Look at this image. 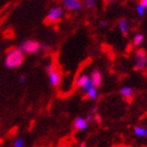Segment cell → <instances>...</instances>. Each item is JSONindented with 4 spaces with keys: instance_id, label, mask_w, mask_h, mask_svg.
Returning a JSON list of instances; mask_svg holds the SVG:
<instances>
[{
    "instance_id": "1",
    "label": "cell",
    "mask_w": 147,
    "mask_h": 147,
    "mask_svg": "<svg viewBox=\"0 0 147 147\" xmlns=\"http://www.w3.org/2000/svg\"><path fill=\"white\" fill-rule=\"evenodd\" d=\"M24 61V53L20 47H14L9 49L5 57V66L9 69L19 67Z\"/></svg>"
},
{
    "instance_id": "2",
    "label": "cell",
    "mask_w": 147,
    "mask_h": 147,
    "mask_svg": "<svg viewBox=\"0 0 147 147\" xmlns=\"http://www.w3.org/2000/svg\"><path fill=\"white\" fill-rule=\"evenodd\" d=\"M21 51L26 55H35L42 49V44L36 40H25L19 46Z\"/></svg>"
},
{
    "instance_id": "3",
    "label": "cell",
    "mask_w": 147,
    "mask_h": 147,
    "mask_svg": "<svg viewBox=\"0 0 147 147\" xmlns=\"http://www.w3.org/2000/svg\"><path fill=\"white\" fill-rule=\"evenodd\" d=\"M64 15V7L60 5L52 6L47 12L46 15V21L49 23H56L60 21Z\"/></svg>"
},
{
    "instance_id": "4",
    "label": "cell",
    "mask_w": 147,
    "mask_h": 147,
    "mask_svg": "<svg viewBox=\"0 0 147 147\" xmlns=\"http://www.w3.org/2000/svg\"><path fill=\"white\" fill-rule=\"evenodd\" d=\"M147 66V55L145 51L139 49L135 55V69L143 71Z\"/></svg>"
},
{
    "instance_id": "5",
    "label": "cell",
    "mask_w": 147,
    "mask_h": 147,
    "mask_svg": "<svg viewBox=\"0 0 147 147\" xmlns=\"http://www.w3.org/2000/svg\"><path fill=\"white\" fill-rule=\"evenodd\" d=\"M47 74H49V82L53 87H56L61 83V74L59 73V71L55 66L51 71H47Z\"/></svg>"
},
{
    "instance_id": "6",
    "label": "cell",
    "mask_w": 147,
    "mask_h": 147,
    "mask_svg": "<svg viewBox=\"0 0 147 147\" xmlns=\"http://www.w3.org/2000/svg\"><path fill=\"white\" fill-rule=\"evenodd\" d=\"M62 5L67 11L76 12V11L82 9L83 3L81 0H62Z\"/></svg>"
},
{
    "instance_id": "7",
    "label": "cell",
    "mask_w": 147,
    "mask_h": 147,
    "mask_svg": "<svg viewBox=\"0 0 147 147\" xmlns=\"http://www.w3.org/2000/svg\"><path fill=\"white\" fill-rule=\"evenodd\" d=\"M87 125H88V122L85 118H82V117H79L75 120L74 122V128L78 130V131H83V130H86L87 128Z\"/></svg>"
},
{
    "instance_id": "8",
    "label": "cell",
    "mask_w": 147,
    "mask_h": 147,
    "mask_svg": "<svg viewBox=\"0 0 147 147\" xmlns=\"http://www.w3.org/2000/svg\"><path fill=\"white\" fill-rule=\"evenodd\" d=\"M118 25H119V30L120 32H121V34L123 35V36H127L129 33V23L128 21L126 20V19H121L119 21V23H118Z\"/></svg>"
},
{
    "instance_id": "9",
    "label": "cell",
    "mask_w": 147,
    "mask_h": 147,
    "mask_svg": "<svg viewBox=\"0 0 147 147\" xmlns=\"http://www.w3.org/2000/svg\"><path fill=\"white\" fill-rule=\"evenodd\" d=\"M90 80L92 81V83L95 84L96 87H99V86L102 84V75L99 71H94L90 74Z\"/></svg>"
},
{
    "instance_id": "10",
    "label": "cell",
    "mask_w": 147,
    "mask_h": 147,
    "mask_svg": "<svg viewBox=\"0 0 147 147\" xmlns=\"http://www.w3.org/2000/svg\"><path fill=\"white\" fill-rule=\"evenodd\" d=\"M120 94L124 99H129L131 98L132 94H134V89L129 86H123L122 88L120 89Z\"/></svg>"
},
{
    "instance_id": "11",
    "label": "cell",
    "mask_w": 147,
    "mask_h": 147,
    "mask_svg": "<svg viewBox=\"0 0 147 147\" xmlns=\"http://www.w3.org/2000/svg\"><path fill=\"white\" fill-rule=\"evenodd\" d=\"M134 132L139 138H146L147 137V128L144 126H136Z\"/></svg>"
},
{
    "instance_id": "12",
    "label": "cell",
    "mask_w": 147,
    "mask_h": 147,
    "mask_svg": "<svg viewBox=\"0 0 147 147\" xmlns=\"http://www.w3.org/2000/svg\"><path fill=\"white\" fill-rule=\"evenodd\" d=\"M89 79H90V77L87 76V75H81V76H79V78H78V79H77V81H76L77 87H79V88H82L83 86H84L86 83L88 82Z\"/></svg>"
},
{
    "instance_id": "13",
    "label": "cell",
    "mask_w": 147,
    "mask_h": 147,
    "mask_svg": "<svg viewBox=\"0 0 147 147\" xmlns=\"http://www.w3.org/2000/svg\"><path fill=\"white\" fill-rule=\"evenodd\" d=\"M144 41V35L143 34H137L134 37V40H132V44L135 46H139L142 42Z\"/></svg>"
},
{
    "instance_id": "14",
    "label": "cell",
    "mask_w": 147,
    "mask_h": 147,
    "mask_svg": "<svg viewBox=\"0 0 147 147\" xmlns=\"http://www.w3.org/2000/svg\"><path fill=\"white\" fill-rule=\"evenodd\" d=\"M86 96L88 97L90 100H97L98 99V90H97V87H92L90 90H89L87 94H86Z\"/></svg>"
},
{
    "instance_id": "15",
    "label": "cell",
    "mask_w": 147,
    "mask_h": 147,
    "mask_svg": "<svg viewBox=\"0 0 147 147\" xmlns=\"http://www.w3.org/2000/svg\"><path fill=\"white\" fill-rule=\"evenodd\" d=\"M84 6L87 9H95L96 4H97V0H84Z\"/></svg>"
},
{
    "instance_id": "16",
    "label": "cell",
    "mask_w": 147,
    "mask_h": 147,
    "mask_svg": "<svg viewBox=\"0 0 147 147\" xmlns=\"http://www.w3.org/2000/svg\"><path fill=\"white\" fill-rule=\"evenodd\" d=\"M92 87H96V86H95V84H94V83H92V80L89 79V81H88V82L86 83L85 85L83 86V87H82V88H81V89H82V92H84V94H85V95H86V94H87V92H88L89 90H90V89L92 88Z\"/></svg>"
},
{
    "instance_id": "17",
    "label": "cell",
    "mask_w": 147,
    "mask_h": 147,
    "mask_svg": "<svg viewBox=\"0 0 147 147\" xmlns=\"http://www.w3.org/2000/svg\"><path fill=\"white\" fill-rule=\"evenodd\" d=\"M136 9H137V13H138L139 16H144L145 12H146V6H145L142 2H140V3H138V5H137Z\"/></svg>"
},
{
    "instance_id": "18",
    "label": "cell",
    "mask_w": 147,
    "mask_h": 147,
    "mask_svg": "<svg viewBox=\"0 0 147 147\" xmlns=\"http://www.w3.org/2000/svg\"><path fill=\"white\" fill-rule=\"evenodd\" d=\"M13 146L14 147H23L24 146V140H23L22 138H20V137L16 138L15 140H14V142H13Z\"/></svg>"
},
{
    "instance_id": "19",
    "label": "cell",
    "mask_w": 147,
    "mask_h": 147,
    "mask_svg": "<svg viewBox=\"0 0 147 147\" xmlns=\"http://www.w3.org/2000/svg\"><path fill=\"white\" fill-rule=\"evenodd\" d=\"M99 25H100V28H107V26H108V22L106 21V20H102V21H100Z\"/></svg>"
},
{
    "instance_id": "20",
    "label": "cell",
    "mask_w": 147,
    "mask_h": 147,
    "mask_svg": "<svg viewBox=\"0 0 147 147\" xmlns=\"http://www.w3.org/2000/svg\"><path fill=\"white\" fill-rule=\"evenodd\" d=\"M85 119L87 120V122H90V121H92V119H94V113H88V115H86Z\"/></svg>"
},
{
    "instance_id": "21",
    "label": "cell",
    "mask_w": 147,
    "mask_h": 147,
    "mask_svg": "<svg viewBox=\"0 0 147 147\" xmlns=\"http://www.w3.org/2000/svg\"><path fill=\"white\" fill-rule=\"evenodd\" d=\"M25 82H26V77L25 76H21L19 78V83L23 84V83H25Z\"/></svg>"
},
{
    "instance_id": "22",
    "label": "cell",
    "mask_w": 147,
    "mask_h": 147,
    "mask_svg": "<svg viewBox=\"0 0 147 147\" xmlns=\"http://www.w3.org/2000/svg\"><path fill=\"white\" fill-rule=\"evenodd\" d=\"M97 110H98V106H94V108L92 109V113H97Z\"/></svg>"
},
{
    "instance_id": "23",
    "label": "cell",
    "mask_w": 147,
    "mask_h": 147,
    "mask_svg": "<svg viewBox=\"0 0 147 147\" xmlns=\"http://www.w3.org/2000/svg\"><path fill=\"white\" fill-rule=\"evenodd\" d=\"M141 2L143 3V4H144V5L147 7V0H141Z\"/></svg>"
},
{
    "instance_id": "24",
    "label": "cell",
    "mask_w": 147,
    "mask_h": 147,
    "mask_svg": "<svg viewBox=\"0 0 147 147\" xmlns=\"http://www.w3.org/2000/svg\"><path fill=\"white\" fill-rule=\"evenodd\" d=\"M106 2H113V1H116V0H105Z\"/></svg>"
}]
</instances>
